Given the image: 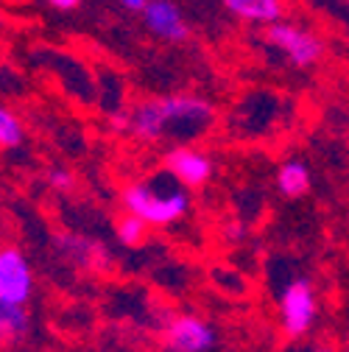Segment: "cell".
<instances>
[{
	"label": "cell",
	"mask_w": 349,
	"mask_h": 352,
	"mask_svg": "<svg viewBox=\"0 0 349 352\" xmlns=\"http://www.w3.org/2000/svg\"><path fill=\"white\" fill-rule=\"evenodd\" d=\"M215 126L212 101L196 93H170L146 98L132 109V135L143 143L193 146Z\"/></svg>",
	"instance_id": "6da1fadb"
},
{
	"label": "cell",
	"mask_w": 349,
	"mask_h": 352,
	"mask_svg": "<svg viewBox=\"0 0 349 352\" xmlns=\"http://www.w3.org/2000/svg\"><path fill=\"white\" fill-rule=\"evenodd\" d=\"M120 204L128 215L140 218V221L151 230H165L179 224L190 210V190L182 188L173 176L162 168L154 176L137 179L126 185L120 193Z\"/></svg>",
	"instance_id": "7a4b0ae2"
},
{
	"label": "cell",
	"mask_w": 349,
	"mask_h": 352,
	"mask_svg": "<svg viewBox=\"0 0 349 352\" xmlns=\"http://www.w3.org/2000/svg\"><path fill=\"white\" fill-rule=\"evenodd\" d=\"M280 327L291 341L308 336L319 316V296L308 277H291L277 296Z\"/></svg>",
	"instance_id": "3957f363"
},
{
	"label": "cell",
	"mask_w": 349,
	"mask_h": 352,
	"mask_svg": "<svg viewBox=\"0 0 349 352\" xmlns=\"http://www.w3.org/2000/svg\"><path fill=\"white\" fill-rule=\"evenodd\" d=\"M266 45H271L274 51H280L291 67H299V70H308L313 65L322 62L324 56V39L308 28L302 23H277L271 28H266L263 34Z\"/></svg>",
	"instance_id": "277c9868"
},
{
	"label": "cell",
	"mask_w": 349,
	"mask_h": 352,
	"mask_svg": "<svg viewBox=\"0 0 349 352\" xmlns=\"http://www.w3.org/2000/svg\"><path fill=\"white\" fill-rule=\"evenodd\" d=\"M34 296L31 260L17 246H0V299L25 307Z\"/></svg>",
	"instance_id": "5b68a950"
},
{
	"label": "cell",
	"mask_w": 349,
	"mask_h": 352,
	"mask_svg": "<svg viewBox=\"0 0 349 352\" xmlns=\"http://www.w3.org/2000/svg\"><path fill=\"white\" fill-rule=\"evenodd\" d=\"M162 341L168 352H212L218 344V333L207 319L196 314H182L165 324Z\"/></svg>",
	"instance_id": "8992f818"
},
{
	"label": "cell",
	"mask_w": 349,
	"mask_h": 352,
	"mask_svg": "<svg viewBox=\"0 0 349 352\" xmlns=\"http://www.w3.org/2000/svg\"><path fill=\"white\" fill-rule=\"evenodd\" d=\"M140 20L151 36L168 42V45H182V42L190 39V23L185 12L177 3H170V0H148Z\"/></svg>",
	"instance_id": "52a82bcc"
},
{
	"label": "cell",
	"mask_w": 349,
	"mask_h": 352,
	"mask_svg": "<svg viewBox=\"0 0 349 352\" xmlns=\"http://www.w3.org/2000/svg\"><path fill=\"white\" fill-rule=\"evenodd\" d=\"M165 170L177 179L182 188H201L212 179V160L196 148V146H179V148H170L165 154Z\"/></svg>",
	"instance_id": "ba28073f"
},
{
	"label": "cell",
	"mask_w": 349,
	"mask_h": 352,
	"mask_svg": "<svg viewBox=\"0 0 349 352\" xmlns=\"http://www.w3.org/2000/svg\"><path fill=\"white\" fill-rule=\"evenodd\" d=\"M224 12H229L235 20L246 25H260V28H271L277 23H285V3L280 0H227Z\"/></svg>",
	"instance_id": "9c48e42d"
},
{
	"label": "cell",
	"mask_w": 349,
	"mask_h": 352,
	"mask_svg": "<svg viewBox=\"0 0 349 352\" xmlns=\"http://www.w3.org/2000/svg\"><path fill=\"white\" fill-rule=\"evenodd\" d=\"M31 333V314L20 305L0 299V346H14Z\"/></svg>",
	"instance_id": "30bf717a"
},
{
	"label": "cell",
	"mask_w": 349,
	"mask_h": 352,
	"mask_svg": "<svg viewBox=\"0 0 349 352\" xmlns=\"http://www.w3.org/2000/svg\"><path fill=\"white\" fill-rule=\"evenodd\" d=\"M277 190L285 199H299L311 190V168L302 160H288L277 168Z\"/></svg>",
	"instance_id": "8fae6325"
},
{
	"label": "cell",
	"mask_w": 349,
	"mask_h": 352,
	"mask_svg": "<svg viewBox=\"0 0 349 352\" xmlns=\"http://www.w3.org/2000/svg\"><path fill=\"white\" fill-rule=\"evenodd\" d=\"M115 238L120 241V246L135 249V246H140V243L148 238V227L140 221V218L123 212L117 221H115Z\"/></svg>",
	"instance_id": "7c38bea8"
},
{
	"label": "cell",
	"mask_w": 349,
	"mask_h": 352,
	"mask_svg": "<svg viewBox=\"0 0 349 352\" xmlns=\"http://www.w3.org/2000/svg\"><path fill=\"white\" fill-rule=\"evenodd\" d=\"M23 140H25L23 120L6 104H0V148H17Z\"/></svg>",
	"instance_id": "4fadbf2b"
},
{
	"label": "cell",
	"mask_w": 349,
	"mask_h": 352,
	"mask_svg": "<svg viewBox=\"0 0 349 352\" xmlns=\"http://www.w3.org/2000/svg\"><path fill=\"white\" fill-rule=\"evenodd\" d=\"M48 182H51L56 190H70V188H73V173L65 170V168H51V170H48Z\"/></svg>",
	"instance_id": "5bb4252c"
},
{
	"label": "cell",
	"mask_w": 349,
	"mask_h": 352,
	"mask_svg": "<svg viewBox=\"0 0 349 352\" xmlns=\"http://www.w3.org/2000/svg\"><path fill=\"white\" fill-rule=\"evenodd\" d=\"M48 6H51L54 12H78V9H81L78 0H51Z\"/></svg>",
	"instance_id": "9a60e30c"
},
{
	"label": "cell",
	"mask_w": 349,
	"mask_h": 352,
	"mask_svg": "<svg viewBox=\"0 0 349 352\" xmlns=\"http://www.w3.org/2000/svg\"><path fill=\"white\" fill-rule=\"evenodd\" d=\"M148 6V0H120V9L123 12H135V14H143Z\"/></svg>",
	"instance_id": "2e32d148"
},
{
	"label": "cell",
	"mask_w": 349,
	"mask_h": 352,
	"mask_svg": "<svg viewBox=\"0 0 349 352\" xmlns=\"http://www.w3.org/2000/svg\"><path fill=\"white\" fill-rule=\"evenodd\" d=\"M308 352H335L333 346H327V344H316V346H311Z\"/></svg>",
	"instance_id": "e0dca14e"
}]
</instances>
